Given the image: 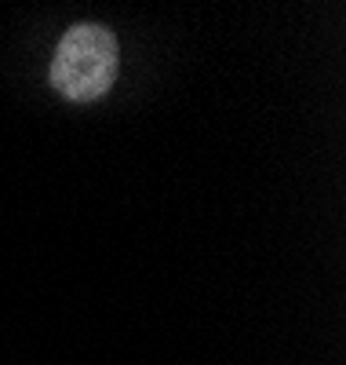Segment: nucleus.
Instances as JSON below:
<instances>
[{"instance_id": "nucleus-1", "label": "nucleus", "mask_w": 346, "mask_h": 365, "mask_svg": "<svg viewBox=\"0 0 346 365\" xmlns=\"http://www.w3.org/2000/svg\"><path fill=\"white\" fill-rule=\"evenodd\" d=\"M117 81V41L110 29L80 22L66 29L51 58V84L73 103L103 99Z\"/></svg>"}]
</instances>
